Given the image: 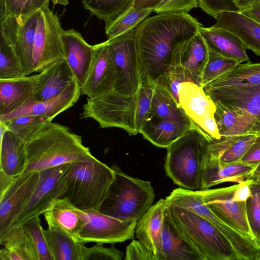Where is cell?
Masks as SVG:
<instances>
[{
	"label": "cell",
	"mask_w": 260,
	"mask_h": 260,
	"mask_svg": "<svg viewBox=\"0 0 260 260\" xmlns=\"http://www.w3.org/2000/svg\"><path fill=\"white\" fill-rule=\"evenodd\" d=\"M187 12H167L145 18L135 38L142 84H161L175 67L178 54L202 26Z\"/></svg>",
	"instance_id": "1"
},
{
	"label": "cell",
	"mask_w": 260,
	"mask_h": 260,
	"mask_svg": "<svg viewBox=\"0 0 260 260\" xmlns=\"http://www.w3.org/2000/svg\"><path fill=\"white\" fill-rule=\"evenodd\" d=\"M27 166L25 172H42L64 164L86 159L92 154L82 138L67 126L48 123L25 143Z\"/></svg>",
	"instance_id": "2"
},
{
	"label": "cell",
	"mask_w": 260,
	"mask_h": 260,
	"mask_svg": "<svg viewBox=\"0 0 260 260\" xmlns=\"http://www.w3.org/2000/svg\"><path fill=\"white\" fill-rule=\"evenodd\" d=\"M165 216L176 233L201 260H237L230 242L207 219L167 201Z\"/></svg>",
	"instance_id": "3"
},
{
	"label": "cell",
	"mask_w": 260,
	"mask_h": 260,
	"mask_svg": "<svg viewBox=\"0 0 260 260\" xmlns=\"http://www.w3.org/2000/svg\"><path fill=\"white\" fill-rule=\"evenodd\" d=\"M209 139L208 136L195 125L167 148L166 175L181 188L192 190L201 189Z\"/></svg>",
	"instance_id": "4"
},
{
	"label": "cell",
	"mask_w": 260,
	"mask_h": 260,
	"mask_svg": "<svg viewBox=\"0 0 260 260\" xmlns=\"http://www.w3.org/2000/svg\"><path fill=\"white\" fill-rule=\"evenodd\" d=\"M115 178L111 167L93 155L73 162L63 197L82 210H100Z\"/></svg>",
	"instance_id": "5"
},
{
	"label": "cell",
	"mask_w": 260,
	"mask_h": 260,
	"mask_svg": "<svg viewBox=\"0 0 260 260\" xmlns=\"http://www.w3.org/2000/svg\"><path fill=\"white\" fill-rule=\"evenodd\" d=\"M111 167L115 178L99 211L123 220H139L153 205L155 193L151 182L129 176L116 165Z\"/></svg>",
	"instance_id": "6"
},
{
	"label": "cell",
	"mask_w": 260,
	"mask_h": 260,
	"mask_svg": "<svg viewBox=\"0 0 260 260\" xmlns=\"http://www.w3.org/2000/svg\"><path fill=\"white\" fill-rule=\"evenodd\" d=\"M135 31L131 29L107 42L116 68L115 90L138 103L142 82Z\"/></svg>",
	"instance_id": "7"
},
{
	"label": "cell",
	"mask_w": 260,
	"mask_h": 260,
	"mask_svg": "<svg viewBox=\"0 0 260 260\" xmlns=\"http://www.w3.org/2000/svg\"><path fill=\"white\" fill-rule=\"evenodd\" d=\"M72 164L73 162L64 164L41 172L40 181L34 192L12 221L5 237L12 229L23 225L35 216L43 214L55 200L63 197Z\"/></svg>",
	"instance_id": "8"
},
{
	"label": "cell",
	"mask_w": 260,
	"mask_h": 260,
	"mask_svg": "<svg viewBox=\"0 0 260 260\" xmlns=\"http://www.w3.org/2000/svg\"><path fill=\"white\" fill-rule=\"evenodd\" d=\"M63 30L57 15L50 9L49 3L39 10L33 46L34 73L66 59L62 40Z\"/></svg>",
	"instance_id": "9"
},
{
	"label": "cell",
	"mask_w": 260,
	"mask_h": 260,
	"mask_svg": "<svg viewBox=\"0 0 260 260\" xmlns=\"http://www.w3.org/2000/svg\"><path fill=\"white\" fill-rule=\"evenodd\" d=\"M41 172L29 171L15 177L0 172V240L16 216L28 201L41 178Z\"/></svg>",
	"instance_id": "10"
},
{
	"label": "cell",
	"mask_w": 260,
	"mask_h": 260,
	"mask_svg": "<svg viewBox=\"0 0 260 260\" xmlns=\"http://www.w3.org/2000/svg\"><path fill=\"white\" fill-rule=\"evenodd\" d=\"M77 210L84 222L79 242L114 244L134 239L137 220H121L99 210Z\"/></svg>",
	"instance_id": "11"
},
{
	"label": "cell",
	"mask_w": 260,
	"mask_h": 260,
	"mask_svg": "<svg viewBox=\"0 0 260 260\" xmlns=\"http://www.w3.org/2000/svg\"><path fill=\"white\" fill-rule=\"evenodd\" d=\"M178 93L180 105L193 124L210 139L220 138L214 118L215 105L203 87L192 82H185L180 85Z\"/></svg>",
	"instance_id": "12"
},
{
	"label": "cell",
	"mask_w": 260,
	"mask_h": 260,
	"mask_svg": "<svg viewBox=\"0 0 260 260\" xmlns=\"http://www.w3.org/2000/svg\"><path fill=\"white\" fill-rule=\"evenodd\" d=\"M237 185L199 190L205 204L217 216L244 236L255 240L248 221L246 202L232 199Z\"/></svg>",
	"instance_id": "13"
},
{
	"label": "cell",
	"mask_w": 260,
	"mask_h": 260,
	"mask_svg": "<svg viewBox=\"0 0 260 260\" xmlns=\"http://www.w3.org/2000/svg\"><path fill=\"white\" fill-rule=\"evenodd\" d=\"M39 11L0 19V31L13 45L27 76L34 73L32 52Z\"/></svg>",
	"instance_id": "14"
},
{
	"label": "cell",
	"mask_w": 260,
	"mask_h": 260,
	"mask_svg": "<svg viewBox=\"0 0 260 260\" xmlns=\"http://www.w3.org/2000/svg\"><path fill=\"white\" fill-rule=\"evenodd\" d=\"M93 46L92 59L87 77L81 87V94L92 99L115 90L116 68L107 41Z\"/></svg>",
	"instance_id": "15"
},
{
	"label": "cell",
	"mask_w": 260,
	"mask_h": 260,
	"mask_svg": "<svg viewBox=\"0 0 260 260\" xmlns=\"http://www.w3.org/2000/svg\"><path fill=\"white\" fill-rule=\"evenodd\" d=\"M81 94V87L76 80L58 95L43 101L32 100L9 114L0 115V120H7L24 115L45 116L53 120L72 107L78 101Z\"/></svg>",
	"instance_id": "16"
},
{
	"label": "cell",
	"mask_w": 260,
	"mask_h": 260,
	"mask_svg": "<svg viewBox=\"0 0 260 260\" xmlns=\"http://www.w3.org/2000/svg\"><path fill=\"white\" fill-rule=\"evenodd\" d=\"M260 86V62L241 63L203 86L206 93L243 92Z\"/></svg>",
	"instance_id": "17"
},
{
	"label": "cell",
	"mask_w": 260,
	"mask_h": 260,
	"mask_svg": "<svg viewBox=\"0 0 260 260\" xmlns=\"http://www.w3.org/2000/svg\"><path fill=\"white\" fill-rule=\"evenodd\" d=\"M166 201L159 199L137 220L135 235L147 249L160 260L162 255V232L165 218Z\"/></svg>",
	"instance_id": "18"
},
{
	"label": "cell",
	"mask_w": 260,
	"mask_h": 260,
	"mask_svg": "<svg viewBox=\"0 0 260 260\" xmlns=\"http://www.w3.org/2000/svg\"><path fill=\"white\" fill-rule=\"evenodd\" d=\"M76 80L66 59L53 62L35 75L34 100L43 101L54 97Z\"/></svg>",
	"instance_id": "19"
},
{
	"label": "cell",
	"mask_w": 260,
	"mask_h": 260,
	"mask_svg": "<svg viewBox=\"0 0 260 260\" xmlns=\"http://www.w3.org/2000/svg\"><path fill=\"white\" fill-rule=\"evenodd\" d=\"M258 164L241 160L226 164L218 159L208 158L205 155L201 189L225 182L239 183L245 181L253 173Z\"/></svg>",
	"instance_id": "20"
},
{
	"label": "cell",
	"mask_w": 260,
	"mask_h": 260,
	"mask_svg": "<svg viewBox=\"0 0 260 260\" xmlns=\"http://www.w3.org/2000/svg\"><path fill=\"white\" fill-rule=\"evenodd\" d=\"M62 40L66 59L81 87L85 83L89 71L93 46L87 43L82 35L74 29L64 30Z\"/></svg>",
	"instance_id": "21"
},
{
	"label": "cell",
	"mask_w": 260,
	"mask_h": 260,
	"mask_svg": "<svg viewBox=\"0 0 260 260\" xmlns=\"http://www.w3.org/2000/svg\"><path fill=\"white\" fill-rule=\"evenodd\" d=\"M48 227L79 242L84 222L77 208L67 197L55 200L43 214Z\"/></svg>",
	"instance_id": "22"
},
{
	"label": "cell",
	"mask_w": 260,
	"mask_h": 260,
	"mask_svg": "<svg viewBox=\"0 0 260 260\" xmlns=\"http://www.w3.org/2000/svg\"><path fill=\"white\" fill-rule=\"evenodd\" d=\"M214 27L225 29L239 38L246 49L260 56V24L239 12L224 11Z\"/></svg>",
	"instance_id": "23"
},
{
	"label": "cell",
	"mask_w": 260,
	"mask_h": 260,
	"mask_svg": "<svg viewBox=\"0 0 260 260\" xmlns=\"http://www.w3.org/2000/svg\"><path fill=\"white\" fill-rule=\"evenodd\" d=\"M208 59V46L198 31L180 50L175 67H181L192 82L201 86L202 76Z\"/></svg>",
	"instance_id": "24"
},
{
	"label": "cell",
	"mask_w": 260,
	"mask_h": 260,
	"mask_svg": "<svg viewBox=\"0 0 260 260\" xmlns=\"http://www.w3.org/2000/svg\"><path fill=\"white\" fill-rule=\"evenodd\" d=\"M35 75L0 80V115L9 114L34 100Z\"/></svg>",
	"instance_id": "25"
},
{
	"label": "cell",
	"mask_w": 260,
	"mask_h": 260,
	"mask_svg": "<svg viewBox=\"0 0 260 260\" xmlns=\"http://www.w3.org/2000/svg\"><path fill=\"white\" fill-rule=\"evenodd\" d=\"M199 31L208 47L223 56L238 60L241 63L249 61L246 48L236 35L221 28L201 26Z\"/></svg>",
	"instance_id": "26"
},
{
	"label": "cell",
	"mask_w": 260,
	"mask_h": 260,
	"mask_svg": "<svg viewBox=\"0 0 260 260\" xmlns=\"http://www.w3.org/2000/svg\"><path fill=\"white\" fill-rule=\"evenodd\" d=\"M214 118L221 136L240 135L251 133L256 118L247 110L225 106L214 103Z\"/></svg>",
	"instance_id": "27"
},
{
	"label": "cell",
	"mask_w": 260,
	"mask_h": 260,
	"mask_svg": "<svg viewBox=\"0 0 260 260\" xmlns=\"http://www.w3.org/2000/svg\"><path fill=\"white\" fill-rule=\"evenodd\" d=\"M27 166L25 143L8 130L1 137L0 172L15 177L24 173Z\"/></svg>",
	"instance_id": "28"
},
{
	"label": "cell",
	"mask_w": 260,
	"mask_h": 260,
	"mask_svg": "<svg viewBox=\"0 0 260 260\" xmlns=\"http://www.w3.org/2000/svg\"><path fill=\"white\" fill-rule=\"evenodd\" d=\"M193 126L165 120L149 114L140 134L154 145L167 148Z\"/></svg>",
	"instance_id": "29"
},
{
	"label": "cell",
	"mask_w": 260,
	"mask_h": 260,
	"mask_svg": "<svg viewBox=\"0 0 260 260\" xmlns=\"http://www.w3.org/2000/svg\"><path fill=\"white\" fill-rule=\"evenodd\" d=\"M149 114L165 120L194 126L179 103L165 87L158 84L154 86Z\"/></svg>",
	"instance_id": "30"
},
{
	"label": "cell",
	"mask_w": 260,
	"mask_h": 260,
	"mask_svg": "<svg viewBox=\"0 0 260 260\" xmlns=\"http://www.w3.org/2000/svg\"><path fill=\"white\" fill-rule=\"evenodd\" d=\"M0 260H38L35 250L22 225L12 229L0 241Z\"/></svg>",
	"instance_id": "31"
},
{
	"label": "cell",
	"mask_w": 260,
	"mask_h": 260,
	"mask_svg": "<svg viewBox=\"0 0 260 260\" xmlns=\"http://www.w3.org/2000/svg\"><path fill=\"white\" fill-rule=\"evenodd\" d=\"M256 136L253 133L221 136L213 143V153L219 160L224 163L240 161L253 144Z\"/></svg>",
	"instance_id": "32"
},
{
	"label": "cell",
	"mask_w": 260,
	"mask_h": 260,
	"mask_svg": "<svg viewBox=\"0 0 260 260\" xmlns=\"http://www.w3.org/2000/svg\"><path fill=\"white\" fill-rule=\"evenodd\" d=\"M44 232L53 260H82L85 243L48 226Z\"/></svg>",
	"instance_id": "33"
},
{
	"label": "cell",
	"mask_w": 260,
	"mask_h": 260,
	"mask_svg": "<svg viewBox=\"0 0 260 260\" xmlns=\"http://www.w3.org/2000/svg\"><path fill=\"white\" fill-rule=\"evenodd\" d=\"M160 260H201L200 256L176 233L166 216L162 232Z\"/></svg>",
	"instance_id": "34"
},
{
	"label": "cell",
	"mask_w": 260,
	"mask_h": 260,
	"mask_svg": "<svg viewBox=\"0 0 260 260\" xmlns=\"http://www.w3.org/2000/svg\"><path fill=\"white\" fill-rule=\"evenodd\" d=\"M3 121L5 122L9 130L25 143L39 133L52 119L45 116L24 115Z\"/></svg>",
	"instance_id": "35"
},
{
	"label": "cell",
	"mask_w": 260,
	"mask_h": 260,
	"mask_svg": "<svg viewBox=\"0 0 260 260\" xmlns=\"http://www.w3.org/2000/svg\"><path fill=\"white\" fill-rule=\"evenodd\" d=\"M14 48L0 31V80H9L26 76Z\"/></svg>",
	"instance_id": "36"
},
{
	"label": "cell",
	"mask_w": 260,
	"mask_h": 260,
	"mask_svg": "<svg viewBox=\"0 0 260 260\" xmlns=\"http://www.w3.org/2000/svg\"><path fill=\"white\" fill-rule=\"evenodd\" d=\"M134 0H81L83 7L105 22L107 27L133 3Z\"/></svg>",
	"instance_id": "37"
},
{
	"label": "cell",
	"mask_w": 260,
	"mask_h": 260,
	"mask_svg": "<svg viewBox=\"0 0 260 260\" xmlns=\"http://www.w3.org/2000/svg\"><path fill=\"white\" fill-rule=\"evenodd\" d=\"M153 11L151 9H135L133 7L132 3L127 9L105 27L107 40L135 28Z\"/></svg>",
	"instance_id": "38"
},
{
	"label": "cell",
	"mask_w": 260,
	"mask_h": 260,
	"mask_svg": "<svg viewBox=\"0 0 260 260\" xmlns=\"http://www.w3.org/2000/svg\"><path fill=\"white\" fill-rule=\"evenodd\" d=\"M247 181L251 192L246 202L248 221L253 236L260 246V174L255 170Z\"/></svg>",
	"instance_id": "39"
},
{
	"label": "cell",
	"mask_w": 260,
	"mask_h": 260,
	"mask_svg": "<svg viewBox=\"0 0 260 260\" xmlns=\"http://www.w3.org/2000/svg\"><path fill=\"white\" fill-rule=\"evenodd\" d=\"M51 1L54 4L66 6L68 0H0V19L7 16L29 14L40 10Z\"/></svg>",
	"instance_id": "40"
},
{
	"label": "cell",
	"mask_w": 260,
	"mask_h": 260,
	"mask_svg": "<svg viewBox=\"0 0 260 260\" xmlns=\"http://www.w3.org/2000/svg\"><path fill=\"white\" fill-rule=\"evenodd\" d=\"M240 63L238 60L223 56L208 48V59L203 74L201 86L203 87Z\"/></svg>",
	"instance_id": "41"
},
{
	"label": "cell",
	"mask_w": 260,
	"mask_h": 260,
	"mask_svg": "<svg viewBox=\"0 0 260 260\" xmlns=\"http://www.w3.org/2000/svg\"><path fill=\"white\" fill-rule=\"evenodd\" d=\"M36 252L38 260H53L48 247L40 216L22 225Z\"/></svg>",
	"instance_id": "42"
},
{
	"label": "cell",
	"mask_w": 260,
	"mask_h": 260,
	"mask_svg": "<svg viewBox=\"0 0 260 260\" xmlns=\"http://www.w3.org/2000/svg\"><path fill=\"white\" fill-rule=\"evenodd\" d=\"M220 103L229 107L244 109L256 118L260 114V86L249 91L228 96Z\"/></svg>",
	"instance_id": "43"
},
{
	"label": "cell",
	"mask_w": 260,
	"mask_h": 260,
	"mask_svg": "<svg viewBox=\"0 0 260 260\" xmlns=\"http://www.w3.org/2000/svg\"><path fill=\"white\" fill-rule=\"evenodd\" d=\"M155 85L152 83L142 84L139 93L136 111V130L140 133L144 122L151 110V101Z\"/></svg>",
	"instance_id": "44"
},
{
	"label": "cell",
	"mask_w": 260,
	"mask_h": 260,
	"mask_svg": "<svg viewBox=\"0 0 260 260\" xmlns=\"http://www.w3.org/2000/svg\"><path fill=\"white\" fill-rule=\"evenodd\" d=\"M124 253L114 245L105 247L96 243L90 247L85 246L82 260H121Z\"/></svg>",
	"instance_id": "45"
},
{
	"label": "cell",
	"mask_w": 260,
	"mask_h": 260,
	"mask_svg": "<svg viewBox=\"0 0 260 260\" xmlns=\"http://www.w3.org/2000/svg\"><path fill=\"white\" fill-rule=\"evenodd\" d=\"M188 81L191 82L184 71L177 66L169 73L164 82L158 85L165 87L179 103L178 92L180 85Z\"/></svg>",
	"instance_id": "46"
},
{
	"label": "cell",
	"mask_w": 260,
	"mask_h": 260,
	"mask_svg": "<svg viewBox=\"0 0 260 260\" xmlns=\"http://www.w3.org/2000/svg\"><path fill=\"white\" fill-rule=\"evenodd\" d=\"M234 0H198L199 7L208 15L216 19L217 16L224 11H236L238 10Z\"/></svg>",
	"instance_id": "47"
},
{
	"label": "cell",
	"mask_w": 260,
	"mask_h": 260,
	"mask_svg": "<svg viewBox=\"0 0 260 260\" xmlns=\"http://www.w3.org/2000/svg\"><path fill=\"white\" fill-rule=\"evenodd\" d=\"M199 7L198 0H162L153 10L157 14L167 12H189Z\"/></svg>",
	"instance_id": "48"
},
{
	"label": "cell",
	"mask_w": 260,
	"mask_h": 260,
	"mask_svg": "<svg viewBox=\"0 0 260 260\" xmlns=\"http://www.w3.org/2000/svg\"><path fill=\"white\" fill-rule=\"evenodd\" d=\"M124 260H155L154 256L138 240H133L126 246Z\"/></svg>",
	"instance_id": "49"
},
{
	"label": "cell",
	"mask_w": 260,
	"mask_h": 260,
	"mask_svg": "<svg viewBox=\"0 0 260 260\" xmlns=\"http://www.w3.org/2000/svg\"><path fill=\"white\" fill-rule=\"evenodd\" d=\"M238 12L260 24V0H234Z\"/></svg>",
	"instance_id": "50"
},
{
	"label": "cell",
	"mask_w": 260,
	"mask_h": 260,
	"mask_svg": "<svg viewBox=\"0 0 260 260\" xmlns=\"http://www.w3.org/2000/svg\"><path fill=\"white\" fill-rule=\"evenodd\" d=\"M241 160L250 164L260 163V134L257 135L255 141Z\"/></svg>",
	"instance_id": "51"
},
{
	"label": "cell",
	"mask_w": 260,
	"mask_h": 260,
	"mask_svg": "<svg viewBox=\"0 0 260 260\" xmlns=\"http://www.w3.org/2000/svg\"><path fill=\"white\" fill-rule=\"evenodd\" d=\"M251 190L247 180L238 183L232 199L237 202H247L251 196Z\"/></svg>",
	"instance_id": "52"
},
{
	"label": "cell",
	"mask_w": 260,
	"mask_h": 260,
	"mask_svg": "<svg viewBox=\"0 0 260 260\" xmlns=\"http://www.w3.org/2000/svg\"><path fill=\"white\" fill-rule=\"evenodd\" d=\"M162 0H134L133 7L138 9L154 10Z\"/></svg>",
	"instance_id": "53"
},
{
	"label": "cell",
	"mask_w": 260,
	"mask_h": 260,
	"mask_svg": "<svg viewBox=\"0 0 260 260\" xmlns=\"http://www.w3.org/2000/svg\"><path fill=\"white\" fill-rule=\"evenodd\" d=\"M250 133L257 135L260 134V114L257 116L255 125Z\"/></svg>",
	"instance_id": "54"
},
{
	"label": "cell",
	"mask_w": 260,
	"mask_h": 260,
	"mask_svg": "<svg viewBox=\"0 0 260 260\" xmlns=\"http://www.w3.org/2000/svg\"><path fill=\"white\" fill-rule=\"evenodd\" d=\"M255 172H256L257 173L260 174V163L257 166V167H256V168L255 169Z\"/></svg>",
	"instance_id": "55"
},
{
	"label": "cell",
	"mask_w": 260,
	"mask_h": 260,
	"mask_svg": "<svg viewBox=\"0 0 260 260\" xmlns=\"http://www.w3.org/2000/svg\"><path fill=\"white\" fill-rule=\"evenodd\" d=\"M259 260H260V258H259Z\"/></svg>",
	"instance_id": "56"
}]
</instances>
